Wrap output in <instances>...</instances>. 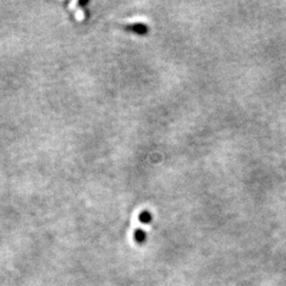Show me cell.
<instances>
[{
	"label": "cell",
	"mask_w": 286,
	"mask_h": 286,
	"mask_svg": "<svg viewBox=\"0 0 286 286\" xmlns=\"http://www.w3.org/2000/svg\"><path fill=\"white\" fill-rule=\"evenodd\" d=\"M145 238H146V236H145V233H143L141 230L140 231H137L136 232V239L138 240V241H143L145 240Z\"/></svg>",
	"instance_id": "cell-3"
},
{
	"label": "cell",
	"mask_w": 286,
	"mask_h": 286,
	"mask_svg": "<svg viewBox=\"0 0 286 286\" xmlns=\"http://www.w3.org/2000/svg\"><path fill=\"white\" fill-rule=\"evenodd\" d=\"M125 28L126 29H129V30H132V31H135V32H138L140 34H143V33H146L148 31V28L146 27V24H143V23H133V24H126L125 25Z\"/></svg>",
	"instance_id": "cell-1"
},
{
	"label": "cell",
	"mask_w": 286,
	"mask_h": 286,
	"mask_svg": "<svg viewBox=\"0 0 286 286\" xmlns=\"http://www.w3.org/2000/svg\"><path fill=\"white\" fill-rule=\"evenodd\" d=\"M140 218H141L142 222H146V223H148V222H150L151 216H150V214H149L148 212H145V213H142V214H141Z\"/></svg>",
	"instance_id": "cell-2"
}]
</instances>
